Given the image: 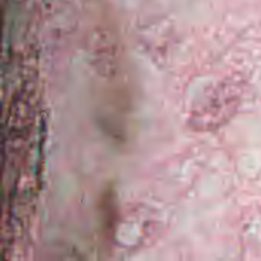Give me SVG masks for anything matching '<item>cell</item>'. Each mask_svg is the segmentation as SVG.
<instances>
[{"instance_id":"6da1fadb","label":"cell","mask_w":261,"mask_h":261,"mask_svg":"<svg viewBox=\"0 0 261 261\" xmlns=\"http://www.w3.org/2000/svg\"><path fill=\"white\" fill-rule=\"evenodd\" d=\"M243 101L240 81L225 78L210 86L193 104L188 115V127L194 132H216L226 125L239 112Z\"/></svg>"}]
</instances>
